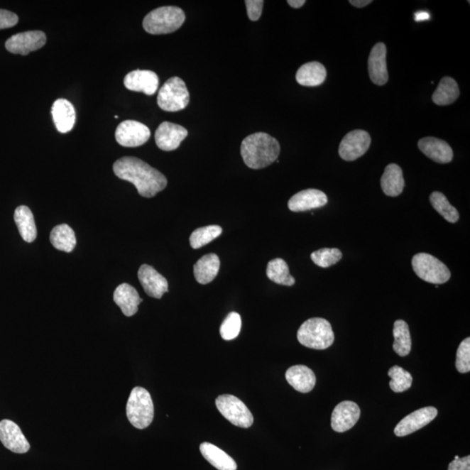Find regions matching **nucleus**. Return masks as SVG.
Instances as JSON below:
<instances>
[{
    "instance_id": "nucleus-1",
    "label": "nucleus",
    "mask_w": 470,
    "mask_h": 470,
    "mask_svg": "<svg viewBox=\"0 0 470 470\" xmlns=\"http://www.w3.org/2000/svg\"><path fill=\"white\" fill-rule=\"evenodd\" d=\"M115 175L129 181L145 198H152L167 187L168 180L157 169L136 157H122L114 164Z\"/></svg>"
},
{
    "instance_id": "nucleus-2",
    "label": "nucleus",
    "mask_w": 470,
    "mask_h": 470,
    "mask_svg": "<svg viewBox=\"0 0 470 470\" xmlns=\"http://www.w3.org/2000/svg\"><path fill=\"white\" fill-rule=\"evenodd\" d=\"M280 146L276 138L266 133H256L246 137L241 146V154L249 168L268 167L277 160Z\"/></svg>"
},
{
    "instance_id": "nucleus-3",
    "label": "nucleus",
    "mask_w": 470,
    "mask_h": 470,
    "mask_svg": "<svg viewBox=\"0 0 470 470\" xmlns=\"http://www.w3.org/2000/svg\"><path fill=\"white\" fill-rule=\"evenodd\" d=\"M186 21L182 9L177 6H163L149 13L144 18L143 28L146 33L160 35L175 33Z\"/></svg>"
},
{
    "instance_id": "nucleus-4",
    "label": "nucleus",
    "mask_w": 470,
    "mask_h": 470,
    "mask_svg": "<svg viewBox=\"0 0 470 470\" xmlns=\"http://www.w3.org/2000/svg\"><path fill=\"white\" fill-rule=\"evenodd\" d=\"M297 339L308 349L323 350L332 346L334 334L330 322L323 318H311L300 327Z\"/></svg>"
},
{
    "instance_id": "nucleus-5",
    "label": "nucleus",
    "mask_w": 470,
    "mask_h": 470,
    "mask_svg": "<svg viewBox=\"0 0 470 470\" xmlns=\"http://www.w3.org/2000/svg\"><path fill=\"white\" fill-rule=\"evenodd\" d=\"M126 415L131 425L144 430L151 425L154 407L150 393L144 388L136 387L131 392L126 404Z\"/></svg>"
},
{
    "instance_id": "nucleus-6",
    "label": "nucleus",
    "mask_w": 470,
    "mask_h": 470,
    "mask_svg": "<svg viewBox=\"0 0 470 470\" xmlns=\"http://www.w3.org/2000/svg\"><path fill=\"white\" fill-rule=\"evenodd\" d=\"M190 99L186 84L179 77H172L160 88L157 103L165 111H178L186 109Z\"/></svg>"
},
{
    "instance_id": "nucleus-7",
    "label": "nucleus",
    "mask_w": 470,
    "mask_h": 470,
    "mask_svg": "<svg viewBox=\"0 0 470 470\" xmlns=\"http://www.w3.org/2000/svg\"><path fill=\"white\" fill-rule=\"evenodd\" d=\"M412 267L420 279L429 283L444 284L452 276L448 267L429 253L415 254L412 259Z\"/></svg>"
},
{
    "instance_id": "nucleus-8",
    "label": "nucleus",
    "mask_w": 470,
    "mask_h": 470,
    "mask_svg": "<svg viewBox=\"0 0 470 470\" xmlns=\"http://www.w3.org/2000/svg\"><path fill=\"white\" fill-rule=\"evenodd\" d=\"M215 404L219 413L233 425L248 429L253 423V416L245 403L236 396L223 395L218 396Z\"/></svg>"
},
{
    "instance_id": "nucleus-9",
    "label": "nucleus",
    "mask_w": 470,
    "mask_h": 470,
    "mask_svg": "<svg viewBox=\"0 0 470 470\" xmlns=\"http://www.w3.org/2000/svg\"><path fill=\"white\" fill-rule=\"evenodd\" d=\"M151 136L148 126L136 121H125L121 123L115 132L118 143L125 148H137L144 145Z\"/></svg>"
},
{
    "instance_id": "nucleus-10",
    "label": "nucleus",
    "mask_w": 470,
    "mask_h": 470,
    "mask_svg": "<svg viewBox=\"0 0 470 470\" xmlns=\"http://www.w3.org/2000/svg\"><path fill=\"white\" fill-rule=\"evenodd\" d=\"M371 145V137L364 130H354L349 133L339 146V154L342 160L353 161L359 159L368 151Z\"/></svg>"
},
{
    "instance_id": "nucleus-11",
    "label": "nucleus",
    "mask_w": 470,
    "mask_h": 470,
    "mask_svg": "<svg viewBox=\"0 0 470 470\" xmlns=\"http://www.w3.org/2000/svg\"><path fill=\"white\" fill-rule=\"evenodd\" d=\"M46 36L41 31H29L11 36L6 42L7 51L13 55H28L30 53L43 48Z\"/></svg>"
},
{
    "instance_id": "nucleus-12",
    "label": "nucleus",
    "mask_w": 470,
    "mask_h": 470,
    "mask_svg": "<svg viewBox=\"0 0 470 470\" xmlns=\"http://www.w3.org/2000/svg\"><path fill=\"white\" fill-rule=\"evenodd\" d=\"M438 411L434 407H426L415 410L413 413L404 417L395 429L396 437H403L415 433V431L422 429L437 417Z\"/></svg>"
},
{
    "instance_id": "nucleus-13",
    "label": "nucleus",
    "mask_w": 470,
    "mask_h": 470,
    "mask_svg": "<svg viewBox=\"0 0 470 470\" xmlns=\"http://www.w3.org/2000/svg\"><path fill=\"white\" fill-rule=\"evenodd\" d=\"M360 416L359 406L356 403L345 400L334 408L331 417V426L335 432H346L356 425Z\"/></svg>"
},
{
    "instance_id": "nucleus-14",
    "label": "nucleus",
    "mask_w": 470,
    "mask_h": 470,
    "mask_svg": "<svg viewBox=\"0 0 470 470\" xmlns=\"http://www.w3.org/2000/svg\"><path fill=\"white\" fill-rule=\"evenodd\" d=\"M188 132L182 126L165 121L158 127L155 132V141L158 148L163 151H173L180 146Z\"/></svg>"
},
{
    "instance_id": "nucleus-15",
    "label": "nucleus",
    "mask_w": 470,
    "mask_h": 470,
    "mask_svg": "<svg viewBox=\"0 0 470 470\" xmlns=\"http://www.w3.org/2000/svg\"><path fill=\"white\" fill-rule=\"evenodd\" d=\"M0 441L11 452L25 454L29 452L30 444L21 427L10 420L0 422Z\"/></svg>"
},
{
    "instance_id": "nucleus-16",
    "label": "nucleus",
    "mask_w": 470,
    "mask_h": 470,
    "mask_svg": "<svg viewBox=\"0 0 470 470\" xmlns=\"http://www.w3.org/2000/svg\"><path fill=\"white\" fill-rule=\"evenodd\" d=\"M138 278L150 297L160 299L168 292V283L164 276L157 272L152 266L142 265L138 271Z\"/></svg>"
},
{
    "instance_id": "nucleus-17",
    "label": "nucleus",
    "mask_w": 470,
    "mask_h": 470,
    "mask_svg": "<svg viewBox=\"0 0 470 470\" xmlns=\"http://www.w3.org/2000/svg\"><path fill=\"white\" fill-rule=\"evenodd\" d=\"M159 77L149 70H136L127 73L124 84L127 89L153 95L159 88Z\"/></svg>"
},
{
    "instance_id": "nucleus-18",
    "label": "nucleus",
    "mask_w": 470,
    "mask_h": 470,
    "mask_svg": "<svg viewBox=\"0 0 470 470\" xmlns=\"http://www.w3.org/2000/svg\"><path fill=\"white\" fill-rule=\"evenodd\" d=\"M368 73L373 84L383 86L388 80L387 48L383 43L373 45L368 57Z\"/></svg>"
},
{
    "instance_id": "nucleus-19",
    "label": "nucleus",
    "mask_w": 470,
    "mask_h": 470,
    "mask_svg": "<svg viewBox=\"0 0 470 470\" xmlns=\"http://www.w3.org/2000/svg\"><path fill=\"white\" fill-rule=\"evenodd\" d=\"M418 148L427 158L439 164L452 163L453 150L446 141L435 137H426L418 141Z\"/></svg>"
},
{
    "instance_id": "nucleus-20",
    "label": "nucleus",
    "mask_w": 470,
    "mask_h": 470,
    "mask_svg": "<svg viewBox=\"0 0 470 470\" xmlns=\"http://www.w3.org/2000/svg\"><path fill=\"white\" fill-rule=\"evenodd\" d=\"M329 202L327 195L317 190H306L297 192L288 202V208L292 212H305L324 207Z\"/></svg>"
},
{
    "instance_id": "nucleus-21",
    "label": "nucleus",
    "mask_w": 470,
    "mask_h": 470,
    "mask_svg": "<svg viewBox=\"0 0 470 470\" xmlns=\"http://www.w3.org/2000/svg\"><path fill=\"white\" fill-rule=\"evenodd\" d=\"M114 300L127 317L136 315L138 305L143 302L136 288L127 283L119 285L115 290Z\"/></svg>"
},
{
    "instance_id": "nucleus-22",
    "label": "nucleus",
    "mask_w": 470,
    "mask_h": 470,
    "mask_svg": "<svg viewBox=\"0 0 470 470\" xmlns=\"http://www.w3.org/2000/svg\"><path fill=\"white\" fill-rule=\"evenodd\" d=\"M286 379L296 391L304 394L313 390L317 383L315 373L304 365L293 366L288 368L286 372Z\"/></svg>"
},
{
    "instance_id": "nucleus-23",
    "label": "nucleus",
    "mask_w": 470,
    "mask_h": 470,
    "mask_svg": "<svg viewBox=\"0 0 470 470\" xmlns=\"http://www.w3.org/2000/svg\"><path fill=\"white\" fill-rule=\"evenodd\" d=\"M53 121L61 133L70 132L75 125V107L67 99H57L52 106Z\"/></svg>"
},
{
    "instance_id": "nucleus-24",
    "label": "nucleus",
    "mask_w": 470,
    "mask_h": 470,
    "mask_svg": "<svg viewBox=\"0 0 470 470\" xmlns=\"http://www.w3.org/2000/svg\"><path fill=\"white\" fill-rule=\"evenodd\" d=\"M381 186L384 194L390 197H396L402 194L405 187L402 168L396 164L387 165L381 176Z\"/></svg>"
},
{
    "instance_id": "nucleus-25",
    "label": "nucleus",
    "mask_w": 470,
    "mask_h": 470,
    "mask_svg": "<svg viewBox=\"0 0 470 470\" xmlns=\"http://www.w3.org/2000/svg\"><path fill=\"white\" fill-rule=\"evenodd\" d=\"M219 267H221V261L217 254H206L194 266L195 280L202 285L212 283L217 278Z\"/></svg>"
},
{
    "instance_id": "nucleus-26",
    "label": "nucleus",
    "mask_w": 470,
    "mask_h": 470,
    "mask_svg": "<svg viewBox=\"0 0 470 470\" xmlns=\"http://www.w3.org/2000/svg\"><path fill=\"white\" fill-rule=\"evenodd\" d=\"M200 453L205 459L219 470H236V462L217 446L203 442L200 446Z\"/></svg>"
},
{
    "instance_id": "nucleus-27",
    "label": "nucleus",
    "mask_w": 470,
    "mask_h": 470,
    "mask_svg": "<svg viewBox=\"0 0 470 470\" xmlns=\"http://www.w3.org/2000/svg\"><path fill=\"white\" fill-rule=\"evenodd\" d=\"M326 77L324 65L317 61L304 64L296 73V80L303 87H318L325 82Z\"/></svg>"
},
{
    "instance_id": "nucleus-28",
    "label": "nucleus",
    "mask_w": 470,
    "mask_h": 470,
    "mask_svg": "<svg viewBox=\"0 0 470 470\" xmlns=\"http://www.w3.org/2000/svg\"><path fill=\"white\" fill-rule=\"evenodd\" d=\"M14 221L18 226V232L23 240L32 244L37 238V227L33 214L30 208L21 206L16 208L14 213Z\"/></svg>"
},
{
    "instance_id": "nucleus-29",
    "label": "nucleus",
    "mask_w": 470,
    "mask_h": 470,
    "mask_svg": "<svg viewBox=\"0 0 470 470\" xmlns=\"http://www.w3.org/2000/svg\"><path fill=\"white\" fill-rule=\"evenodd\" d=\"M459 95L460 89L456 80L450 77H444L435 91L432 100L438 106H448L456 102Z\"/></svg>"
},
{
    "instance_id": "nucleus-30",
    "label": "nucleus",
    "mask_w": 470,
    "mask_h": 470,
    "mask_svg": "<svg viewBox=\"0 0 470 470\" xmlns=\"http://www.w3.org/2000/svg\"><path fill=\"white\" fill-rule=\"evenodd\" d=\"M50 241L60 251L70 253L76 246L75 234L67 224L56 226L50 234Z\"/></svg>"
},
{
    "instance_id": "nucleus-31",
    "label": "nucleus",
    "mask_w": 470,
    "mask_h": 470,
    "mask_svg": "<svg viewBox=\"0 0 470 470\" xmlns=\"http://www.w3.org/2000/svg\"><path fill=\"white\" fill-rule=\"evenodd\" d=\"M267 276L273 283L283 285V286H294L295 283V280L290 275V268L286 261L280 258H276V259L269 261Z\"/></svg>"
},
{
    "instance_id": "nucleus-32",
    "label": "nucleus",
    "mask_w": 470,
    "mask_h": 470,
    "mask_svg": "<svg viewBox=\"0 0 470 470\" xmlns=\"http://www.w3.org/2000/svg\"><path fill=\"white\" fill-rule=\"evenodd\" d=\"M393 334L395 338L394 344H393L395 352L400 356H407L411 352L412 346L411 335L408 323L403 319H398L395 322Z\"/></svg>"
},
{
    "instance_id": "nucleus-33",
    "label": "nucleus",
    "mask_w": 470,
    "mask_h": 470,
    "mask_svg": "<svg viewBox=\"0 0 470 470\" xmlns=\"http://www.w3.org/2000/svg\"><path fill=\"white\" fill-rule=\"evenodd\" d=\"M431 205L440 214L447 222L456 223L459 219V213L457 208L449 202L448 199L441 192H434L430 197Z\"/></svg>"
},
{
    "instance_id": "nucleus-34",
    "label": "nucleus",
    "mask_w": 470,
    "mask_h": 470,
    "mask_svg": "<svg viewBox=\"0 0 470 470\" xmlns=\"http://www.w3.org/2000/svg\"><path fill=\"white\" fill-rule=\"evenodd\" d=\"M222 231V227L217 225L200 227L192 233L190 238V245L194 249L202 248L219 237Z\"/></svg>"
},
{
    "instance_id": "nucleus-35",
    "label": "nucleus",
    "mask_w": 470,
    "mask_h": 470,
    "mask_svg": "<svg viewBox=\"0 0 470 470\" xmlns=\"http://www.w3.org/2000/svg\"><path fill=\"white\" fill-rule=\"evenodd\" d=\"M388 376L391 378L389 387L395 393L407 391L411 388L412 383H413V377L411 373L399 366L390 368L388 371Z\"/></svg>"
},
{
    "instance_id": "nucleus-36",
    "label": "nucleus",
    "mask_w": 470,
    "mask_h": 470,
    "mask_svg": "<svg viewBox=\"0 0 470 470\" xmlns=\"http://www.w3.org/2000/svg\"><path fill=\"white\" fill-rule=\"evenodd\" d=\"M315 265L322 268L331 267L342 259V253L338 248H321L311 254Z\"/></svg>"
},
{
    "instance_id": "nucleus-37",
    "label": "nucleus",
    "mask_w": 470,
    "mask_h": 470,
    "mask_svg": "<svg viewBox=\"0 0 470 470\" xmlns=\"http://www.w3.org/2000/svg\"><path fill=\"white\" fill-rule=\"evenodd\" d=\"M241 329V315L232 312L222 322L219 333L225 341L234 340L240 334Z\"/></svg>"
},
{
    "instance_id": "nucleus-38",
    "label": "nucleus",
    "mask_w": 470,
    "mask_h": 470,
    "mask_svg": "<svg viewBox=\"0 0 470 470\" xmlns=\"http://www.w3.org/2000/svg\"><path fill=\"white\" fill-rule=\"evenodd\" d=\"M456 367L457 371L461 373L470 371V338H466L458 346L457 352Z\"/></svg>"
},
{
    "instance_id": "nucleus-39",
    "label": "nucleus",
    "mask_w": 470,
    "mask_h": 470,
    "mask_svg": "<svg viewBox=\"0 0 470 470\" xmlns=\"http://www.w3.org/2000/svg\"><path fill=\"white\" fill-rule=\"evenodd\" d=\"M245 4L250 21H259L261 13H263L264 1L263 0H246Z\"/></svg>"
},
{
    "instance_id": "nucleus-40",
    "label": "nucleus",
    "mask_w": 470,
    "mask_h": 470,
    "mask_svg": "<svg viewBox=\"0 0 470 470\" xmlns=\"http://www.w3.org/2000/svg\"><path fill=\"white\" fill-rule=\"evenodd\" d=\"M18 17L10 11L0 9V30L13 28L17 25Z\"/></svg>"
},
{
    "instance_id": "nucleus-41",
    "label": "nucleus",
    "mask_w": 470,
    "mask_h": 470,
    "mask_svg": "<svg viewBox=\"0 0 470 470\" xmlns=\"http://www.w3.org/2000/svg\"><path fill=\"white\" fill-rule=\"evenodd\" d=\"M448 470H470V457L454 459L450 462Z\"/></svg>"
},
{
    "instance_id": "nucleus-42",
    "label": "nucleus",
    "mask_w": 470,
    "mask_h": 470,
    "mask_svg": "<svg viewBox=\"0 0 470 470\" xmlns=\"http://www.w3.org/2000/svg\"><path fill=\"white\" fill-rule=\"evenodd\" d=\"M372 2V0H350L349 1L352 6L358 7V9H362V7L367 6Z\"/></svg>"
},
{
    "instance_id": "nucleus-43",
    "label": "nucleus",
    "mask_w": 470,
    "mask_h": 470,
    "mask_svg": "<svg viewBox=\"0 0 470 470\" xmlns=\"http://www.w3.org/2000/svg\"><path fill=\"white\" fill-rule=\"evenodd\" d=\"M305 3V0H288V5L295 9H300Z\"/></svg>"
},
{
    "instance_id": "nucleus-44",
    "label": "nucleus",
    "mask_w": 470,
    "mask_h": 470,
    "mask_svg": "<svg viewBox=\"0 0 470 470\" xmlns=\"http://www.w3.org/2000/svg\"><path fill=\"white\" fill-rule=\"evenodd\" d=\"M416 18H416V21H423V19L425 18H429L430 16L429 14H427V13H416Z\"/></svg>"
},
{
    "instance_id": "nucleus-45",
    "label": "nucleus",
    "mask_w": 470,
    "mask_h": 470,
    "mask_svg": "<svg viewBox=\"0 0 470 470\" xmlns=\"http://www.w3.org/2000/svg\"><path fill=\"white\" fill-rule=\"evenodd\" d=\"M458 458H459V457L458 456L454 457V459H458Z\"/></svg>"
}]
</instances>
